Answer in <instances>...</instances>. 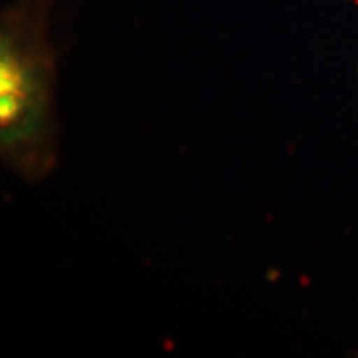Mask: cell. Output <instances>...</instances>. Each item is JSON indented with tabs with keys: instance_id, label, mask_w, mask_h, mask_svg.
<instances>
[{
	"instance_id": "cell-1",
	"label": "cell",
	"mask_w": 358,
	"mask_h": 358,
	"mask_svg": "<svg viewBox=\"0 0 358 358\" xmlns=\"http://www.w3.org/2000/svg\"><path fill=\"white\" fill-rule=\"evenodd\" d=\"M0 155L30 182L50 176L58 161L55 60L43 7H15L0 29Z\"/></svg>"
}]
</instances>
